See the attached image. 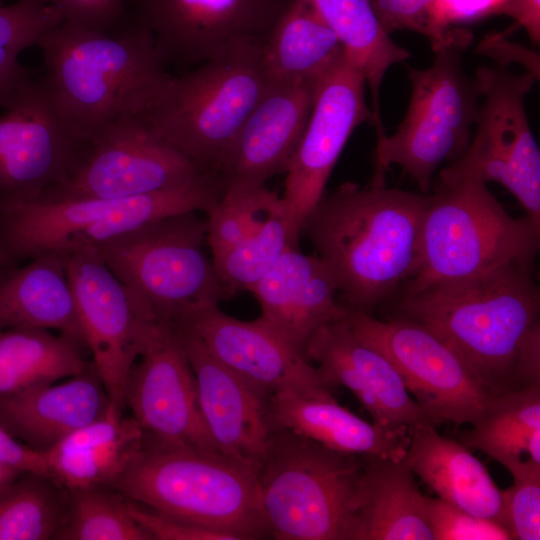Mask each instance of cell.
I'll list each match as a JSON object with an SVG mask.
<instances>
[{"instance_id":"1","label":"cell","mask_w":540,"mask_h":540,"mask_svg":"<svg viewBox=\"0 0 540 540\" xmlns=\"http://www.w3.org/2000/svg\"><path fill=\"white\" fill-rule=\"evenodd\" d=\"M532 268L508 265L404 293L399 316L453 348L494 395L540 383V291Z\"/></svg>"},{"instance_id":"2","label":"cell","mask_w":540,"mask_h":540,"mask_svg":"<svg viewBox=\"0 0 540 540\" xmlns=\"http://www.w3.org/2000/svg\"><path fill=\"white\" fill-rule=\"evenodd\" d=\"M428 201L373 181L324 193L301 232L333 271L346 308L371 314L415 276Z\"/></svg>"},{"instance_id":"3","label":"cell","mask_w":540,"mask_h":540,"mask_svg":"<svg viewBox=\"0 0 540 540\" xmlns=\"http://www.w3.org/2000/svg\"><path fill=\"white\" fill-rule=\"evenodd\" d=\"M37 47L45 65L41 81L83 142L122 115L148 111L173 76L149 31L131 14L112 31L62 22Z\"/></svg>"},{"instance_id":"4","label":"cell","mask_w":540,"mask_h":540,"mask_svg":"<svg viewBox=\"0 0 540 540\" xmlns=\"http://www.w3.org/2000/svg\"><path fill=\"white\" fill-rule=\"evenodd\" d=\"M109 488L156 513L234 540L270 537L258 472L219 452L143 440Z\"/></svg>"},{"instance_id":"5","label":"cell","mask_w":540,"mask_h":540,"mask_svg":"<svg viewBox=\"0 0 540 540\" xmlns=\"http://www.w3.org/2000/svg\"><path fill=\"white\" fill-rule=\"evenodd\" d=\"M223 196L216 172L140 196L101 199L0 200V254L5 267L46 252L70 253L150 221L183 212L209 213Z\"/></svg>"},{"instance_id":"6","label":"cell","mask_w":540,"mask_h":540,"mask_svg":"<svg viewBox=\"0 0 540 540\" xmlns=\"http://www.w3.org/2000/svg\"><path fill=\"white\" fill-rule=\"evenodd\" d=\"M367 455L275 429L259 470L270 537L354 540Z\"/></svg>"},{"instance_id":"7","label":"cell","mask_w":540,"mask_h":540,"mask_svg":"<svg viewBox=\"0 0 540 540\" xmlns=\"http://www.w3.org/2000/svg\"><path fill=\"white\" fill-rule=\"evenodd\" d=\"M539 245L540 226L511 216L487 184L440 180L422 221L420 266L404 293L508 265L533 267Z\"/></svg>"},{"instance_id":"8","label":"cell","mask_w":540,"mask_h":540,"mask_svg":"<svg viewBox=\"0 0 540 540\" xmlns=\"http://www.w3.org/2000/svg\"><path fill=\"white\" fill-rule=\"evenodd\" d=\"M263 40H242L222 55L172 76L143 115L162 137L217 172L242 124L270 85Z\"/></svg>"},{"instance_id":"9","label":"cell","mask_w":540,"mask_h":540,"mask_svg":"<svg viewBox=\"0 0 540 540\" xmlns=\"http://www.w3.org/2000/svg\"><path fill=\"white\" fill-rule=\"evenodd\" d=\"M207 219L197 211L159 218L98 247L113 274L163 323L234 294L203 249Z\"/></svg>"},{"instance_id":"10","label":"cell","mask_w":540,"mask_h":540,"mask_svg":"<svg viewBox=\"0 0 540 540\" xmlns=\"http://www.w3.org/2000/svg\"><path fill=\"white\" fill-rule=\"evenodd\" d=\"M472 41H460L435 53L426 68H410L412 93L407 112L392 135L376 139L373 182H384L391 165L401 167L427 193L442 164L450 165L465 152L475 125L479 92L466 76L462 53Z\"/></svg>"},{"instance_id":"11","label":"cell","mask_w":540,"mask_h":540,"mask_svg":"<svg viewBox=\"0 0 540 540\" xmlns=\"http://www.w3.org/2000/svg\"><path fill=\"white\" fill-rule=\"evenodd\" d=\"M475 83L482 98L476 131L463 155L439 173L440 180L499 183L540 226V150L525 108L537 80L507 66H480Z\"/></svg>"},{"instance_id":"12","label":"cell","mask_w":540,"mask_h":540,"mask_svg":"<svg viewBox=\"0 0 540 540\" xmlns=\"http://www.w3.org/2000/svg\"><path fill=\"white\" fill-rule=\"evenodd\" d=\"M345 320L362 342L393 363L432 425H472L483 416L494 394L429 329L401 316L380 320L349 309Z\"/></svg>"},{"instance_id":"13","label":"cell","mask_w":540,"mask_h":540,"mask_svg":"<svg viewBox=\"0 0 540 540\" xmlns=\"http://www.w3.org/2000/svg\"><path fill=\"white\" fill-rule=\"evenodd\" d=\"M205 172L143 114H126L97 131L73 173L37 198L134 197L184 185Z\"/></svg>"},{"instance_id":"14","label":"cell","mask_w":540,"mask_h":540,"mask_svg":"<svg viewBox=\"0 0 540 540\" xmlns=\"http://www.w3.org/2000/svg\"><path fill=\"white\" fill-rule=\"evenodd\" d=\"M84 345L111 404L124 411L129 372L163 322L108 268L97 247L66 254Z\"/></svg>"},{"instance_id":"15","label":"cell","mask_w":540,"mask_h":540,"mask_svg":"<svg viewBox=\"0 0 540 540\" xmlns=\"http://www.w3.org/2000/svg\"><path fill=\"white\" fill-rule=\"evenodd\" d=\"M292 0H128L165 65L198 66L242 40H263Z\"/></svg>"},{"instance_id":"16","label":"cell","mask_w":540,"mask_h":540,"mask_svg":"<svg viewBox=\"0 0 540 540\" xmlns=\"http://www.w3.org/2000/svg\"><path fill=\"white\" fill-rule=\"evenodd\" d=\"M0 117V200L37 198L65 181L86 142L67 125L41 79L32 77Z\"/></svg>"},{"instance_id":"17","label":"cell","mask_w":540,"mask_h":540,"mask_svg":"<svg viewBox=\"0 0 540 540\" xmlns=\"http://www.w3.org/2000/svg\"><path fill=\"white\" fill-rule=\"evenodd\" d=\"M363 74L343 55L318 81L311 113L286 169L282 199L301 234L349 137L362 123L374 124Z\"/></svg>"},{"instance_id":"18","label":"cell","mask_w":540,"mask_h":540,"mask_svg":"<svg viewBox=\"0 0 540 540\" xmlns=\"http://www.w3.org/2000/svg\"><path fill=\"white\" fill-rule=\"evenodd\" d=\"M138 359L126 381L124 407L143 440L219 452L202 416L188 357L169 323H162Z\"/></svg>"},{"instance_id":"19","label":"cell","mask_w":540,"mask_h":540,"mask_svg":"<svg viewBox=\"0 0 540 540\" xmlns=\"http://www.w3.org/2000/svg\"><path fill=\"white\" fill-rule=\"evenodd\" d=\"M169 324L188 357L202 416L217 450L258 472L274 431L270 396L215 358L185 320Z\"/></svg>"},{"instance_id":"20","label":"cell","mask_w":540,"mask_h":540,"mask_svg":"<svg viewBox=\"0 0 540 540\" xmlns=\"http://www.w3.org/2000/svg\"><path fill=\"white\" fill-rule=\"evenodd\" d=\"M178 319L194 329L222 364L268 396L282 390L300 395L330 392L316 366L259 319L238 320L217 304Z\"/></svg>"},{"instance_id":"21","label":"cell","mask_w":540,"mask_h":540,"mask_svg":"<svg viewBox=\"0 0 540 540\" xmlns=\"http://www.w3.org/2000/svg\"><path fill=\"white\" fill-rule=\"evenodd\" d=\"M305 357L316 364L329 388L349 389L374 423L389 429L430 423L393 363L362 342L345 318L320 327L309 340Z\"/></svg>"},{"instance_id":"22","label":"cell","mask_w":540,"mask_h":540,"mask_svg":"<svg viewBox=\"0 0 540 540\" xmlns=\"http://www.w3.org/2000/svg\"><path fill=\"white\" fill-rule=\"evenodd\" d=\"M318 81L270 82L218 168L224 192L263 187L269 178L286 172L309 119Z\"/></svg>"},{"instance_id":"23","label":"cell","mask_w":540,"mask_h":540,"mask_svg":"<svg viewBox=\"0 0 540 540\" xmlns=\"http://www.w3.org/2000/svg\"><path fill=\"white\" fill-rule=\"evenodd\" d=\"M250 292L261 309L258 319L304 356L315 332L344 319L348 311L337 299L338 284L329 265L298 247L287 249Z\"/></svg>"},{"instance_id":"24","label":"cell","mask_w":540,"mask_h":540,"mask_svg":"<svg viewBox=\"0 0 540 540\" xmlns=\"http://www.w3.org/2000/svg\"><path fill=\"white\" fill-rule=\"evenodd\" d=\"M92 363L65 381L39 382L0 395V427L27 447L46 452L110 407Z\"/></svg>"},{"instance_id":"25","label":"cell","mask_w":540,"mask_h":540,"mask_svg":"<svg viewBox=\"0 0 540 540\" xmlns=\"http://www.w3.org/2000/svg\"><path fill=\"white\" fill-rule=\"evenodd\" d=\"M272 425L340 452L403 460L410 428L389 429L360 418L338 404L331 392L300 395L275 392L269 399Z\"/></svg>"},{"instance_id":"26","label":"cell","mask_w":540,"mask_h":540,"mask_svg":"<svg viewBox=\"0 0 540 540\" xmlns=\"http://www.w3.org/2000/svg\"><path fill=\"white\" fill-rule=\"evenodd\" d=\"M403 462L439 498L504 526L502 490L482 461L458 440L440 435L432 424L417 425L410 428Z\"/></svg>"},{"instance_id":"27","label":"cell","mask_w":540,"mask_h":540,"mask_svg":"<svg viewBox=\"0 0 540 540\" xmlns=\"http://www.w3.org/2000/svg\"><path fill=\"white\" fill-rule=\"evenodd\" d=\"M27 261L0 273V330L52 329L85 347L66 254L46 252Z\"/></svg>"},{"instance_id":"28","label":"cell","mask_w":540,"mask_h":540,"mask_svg":"<svg viewBox=\"0 0 540 540\" xmlns=\"http://www.w3.org/2000/svg\"><path fill=\"white\" fill-rule=\"evenodd\" d=\"M143 433L112 404L105 415L44 452L50 476L68 490L104 487L120 476L140 449Z\"/></svg>"},{"instance_id":"29","label":"cell","mask_w":540,"mask_h":540,"mask_svg":"<svg viewBox=\"0 0 540 540\" xmlns=\"http://www.w3.org/2000/svg\"><path fill=\"white\" fill-rule=\"evenodd\" d=\"M426 498L403 460L367 455L354 540H434Z\"/></svg>"},{"instance_id":"30","label":"cell","mask_w":540,"mask_h":540,"mask_svg":"<svg viewBox=\"0 0 540 540\" xmlns=\"http://www.w3.org/2000/svg\"><path fill=\"white\" fill-rule=\"evenodd\" d=\"M343 55L337 35L307 0H292L262 41L270 82H317Z\"/></svg>"},{"instance_id":"31","label":"cell","mask_w":540,"mask_h":540,"mask_svg":"<svg viewBox=\"0 0 540 540\" xmlns=\"http://www.w3.org/2000/svg\"><path fill=\"white\" fill-rule=\"evenodd\" d=\"M457 440L510 474L540 467V383L494 395L483 416Z\"/></svg>"},{"instance_id":"32","label":"cell","mask_w":540,"mask_h":540,"mask_svg":"<svg viewBox=\"0 0 540 540\" xmlns=\"http://www.w3.org/2000/svg\"><path fill=\"white\" fill-rule=\"evenodd\" d=\"M340 40L346 58L363 74L372 96L376 134L385 131L379 91L388 69L410 57L388 34L370 0H307Z\"/></svg>"},{"instance_id":"33","label":"cell","mask_w":540,"mask_h":540,"mask_svg":"<svg viewBox=\"0 0 540 540\" xmlns=\"http://www.w3.org/2000/svg\"><path fill=\"white\" fill-rule=\"evenodd\" d=\"M69 500V490L51 477L20 474L0 491V540L56 539Z\"/></svg>"},{"instance_id":"34","label":"cell","mask_w":540,"mask_h":540,"mask_svg":"<svg viewBox=\"0 0 540 540\" xmlns=\"http://www.w3.org/2000/svg\"><path fill=\"white\" fill-rule=\"evenodd\" d=\"M62 22L59 10L47 0L0 5V106L7 108L31 78L19 62L20 53L38 46L43 35Z\"/></svg>"},{"instance_id":"35","label":"cell","mask_w":540,"mask_h":540,"mask_svg":"<svg viewBox=\"0 0 540 540\" xmlns=\"http://www.w3.org/2000/svg\"><path fill=\"white\" fill-rule=\"evenodd\" d=\"M299 236L285 205L249 236L212 261L221 281L234 295L239 291H250L287 249L298 246Z\"/></svg>"},{"instance_id":"36","label":"cell","mask_w":540,"mask_h":540,"mask_svg":"<svg viewBox=\"0 0 540 540\" xmlns=\"http://www.w3.org/2000/svg\"><path fill=\"white\" fill-rule=\"evenodd\" d=\"M83 347L69 336L46 329L0 330V356L41 381H60L88 369L91 363L83 357Z\"/></svg>"},{"instance_id":"37","label":"cell","mask_w":540,"mask_h":540,"mask_svg":"<svg viewBox=\"0 0 540 540\" xmlns=\"http://www.w3.org/2000/svg\"><path fill=\"white\" fill-rule=\"evenodd\" d=\"M58 540H152L130 515L127 498L104 487L69 490Z\"/></svg>"},{"instance_id":"38","label":"cell","mask_w":540,"mask_h":540,"mask_svg":"<svg viewBox=\"0 0 540 540\" xmlns=\"http://www.w3.org/2000/svg\"><path fill=\"white\" fill-rule=\"evenodd\" d=\"M284 207L282 197L265 186L224 192L216 207L207 214L206 242L212 259L238 244Z\"/></svg>"},{"instance_id":"39","label":"cell","mask_w":540,"mask_h":540,"mask_svg":"<svg viewBox=\"0 0 540 540\" xmlns=\"http://www.w3.org/2000/svg\"><path fill=\"white\" fill-rule=\"evenodd\" d=\"M384 30L417 32L426 37L434 52L460 41H472L473 35L462 28L443 27L436 18L435 0H370Z\"/></svg>"},{"instance_id":"40","label":"cell","mask_w":540,"mask_h":540,"mask_svg":"<svg viewBox=\"0 0 540 540\" xmlns=\"http://www.w3.org/2000/svg\"><path fill=\"white\" fill-rule=\"evenodd\" d=\"M513 484L502 490L503 521L512 539H540V467L511 475Z\"/></svg>"},{"instance_id":"41","label":"cell","mask_w":540,"mask_h":540,"mask_svg":"<svg viewBox=\"0 0 540 540\" xmlns=\"http://www.w3.org/2000/svg\"><path fill=\"white\" fill-rule=\"evenodd\" d=\"M426 522L434 540H509L498 522L477 517L441 499L426 498Z\"/></svg>"},{"instance_id":"42","label":"cell","mask_w":540,"mask_h":540,"mask_svg":"<svg viewBox=\"0 0 540 540\" xmlns=\"http://www.w3.org/2000/svg\"><path fill=\"white\" fill-rule=\"evenodd\" d=\"M63 17V22L89 29L112 31L130 17L128 0H47Z\"/></svg>"},{"instance_id":"43","label":"cell","mask_w":540,"mask_h":540,"mask_svg":"<svg viewBox=\"0 0 540 540\" xmlns=\"http://www.w3.org/2000/svg\"><path fill=\"white\" fill-rule=\"evenodd\" d=\"M127 508L152 540H234L224 532L166 517L129 499Z\"/></svg>"},{"instance_id":"44","label":"cell","mask_w":540,"mask_h":540,"mask_svg":"<svg viewBox=\"0 0 540 540\" xmlns=\"http://www.w3.org/2000/svg\"><path fill=\"white\" fill-rule=\"evenodd\" d=\"M506 0H435L436 18L440 25L449 28L460 23H470L493 14Z\"/></svg>"},{"instance_id":"45","label":"cell","mask_w":540,"mask_h":540,"mask_svg":"<svg viewBox=\"0 0 540 540\" xmlns=\"http://www.w3.org/2000/svg\"><path fill=\"white\" fill-rule=\"evenodd\" d=\"M479 53L490 56L498 65L507 66L512 62L527 67V72L539 79V55L524 46L510 42L502 34H489L479 43Z\"/></svg>"},{"instance_id":"46","label":"cell","mask_w":540,"mask_h":540,"mask_svg":"<svg viewBox=\"0 0 540 540\" xmlns=\"http://www.w3.org/2000/svg\"><path fill=\"white\" fill-rule=\"evenodd\" d=\"M0 463L22 472L50 476L44 452L33 450L0 427Z\"/></svg>"},{"instance_id":"47","label":"cell","mask_w":540,"mask_h":540,"mask_svg":"<svg viewBox=\"0 0 540 540\" xmlns=\"http://www.w3.org/2000/svg\"><path fill=\"white\" fill-rule=\"evenodd\" d=\"M498 15L513 18L528 34L532 42L540 43V0H506Z\"/></svg>"},{"instance_id":"48","label":"cell","mask_w":540,"mask_h":540,"mask_svg":"<svg viewBox=\"0 0 540 540\" xmlns=\"http://www.w3.org/2000/svg\"><path fill=\"white\" fill-rule=\"evenodd\" d=\"M24 472L0 463V491Z\"/></svg>"},{"instance_id":"49","label":"cell","mask_w":540,"mask_h":540,"mask_svg":"<svg viewBox=\"0 0 540 540\" xmlns=\"http://www.w3.org/2000/svg\"><path fill=\"white\" fill-rule=\"evenodd\" d=\"M5 264H4V260L0 254V269L4 268Z\"/></svg>"},{"instance_id":"50","label":"cell","mask_w":540,"mask_h":540,"mask_svg":"<svg viewBox=\"0 0 540 540\" xmlns=\"http://www.w3.org/2000/svg\"><path fill=\"white\" fill-rule=\"evenodd\" d=\"M0 5H3V4H2V0H0Z\"/></svg>"}]
</instances>
